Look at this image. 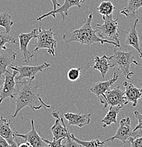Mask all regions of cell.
<instances>
[{
  "instance_id": "cell-1",
  "label": "cell",
  "mask_w": 142,
  "mask_h": 147,
  "mask_svg": "<svg viewBox=\"0 0 142 147\" xmlns=\"http://www.w3.org/2000/svg\"><path fill=\"white\" fill-rule=\"evenodd\" d=\"M32 82L33 81L30 79L19 82L16 81V90L13 97L16 102V110L12 115L13 118L16 117L18 113L25 107H30L34 110H39L44 107L46 108L51 107L43 102L38 93V88L42 84L33 85Z\"/></svg>"
},
{
  "instance_id": "cell-2",
  "label": "cell",
  "mask_w": 142,
  "mask_h": 147,
  "mask_svg": "<svg viewBox=\"0 0 142 147\" xmlns=\"http://www.w3.org/2000/svg\"><path fill=\"white\" fill-rule=\"evenodd\" d=\"M92 18L93 15L89 14L88 18L84 21L83 25L80 28L73 31H68L65 29V33L63 36V40L65 41V43L69 44L73 42H80L81 45H91L96 42H99L101 45L109 43L119 47L115 42L102 39L97 36V30H94L91 25Z\"/></svg>"
},
{
  "instance_id": "cell-3",
  "label": "cell",
  "mask_w": 142,
  "mask_h": 147,
  "mask_svg": "<svg viewBox=\"0 0 142 147\" xmlns=\"http://www.w3.org/2000/svg\"><path fill=\"white\" fill-rule=\"evenodd\" d=\"M102 18L104 22L103 24H97V34L99 38L104 40L115 42L119 47H120V42L119 37L120 31L118 30V18L113 19V14L108 16H103Z\"/></svg>"
},
{
  "instance_id": "cell-4",
  "label": "cell",
  "mask_w": 142,
  "mask_h": 147,
  "mask_svg": "<svg viewBox=\"0 0 142 147\" xmlns=\"http://www.w3.org/2000/svg\"><path fill=\"white\" fill-rule=\"evenodd\" d=\"M118 48L115 47L114 49V54L111 56V60L113 59L114 64L118 67V69L127 79H130L131 76L134 74L133 71L130 70L131 64H134L140 67H142V65L135 60L132 52L122 51Z\"/></svg>"
},
{
  "instance_id": "cell-5",
  "label": "cell",
  "mask_w": 142,
  "mask_h": 147,
  "mask_svg": "<svg viewBox=\"0 0 142 147\" xmlns=\"http://www.w3.org/2000/svg\"><path fill=\"white\" fill-rule=\"evenodd\" d=\"M53 33L52 29L49 28L48 30L42 28L39 26L37 33L36 45L35 47L34 52L38 51L40 49H47V52L49 55L55 56V49L56 47V40L53 38Z\"/></svg>"
},
{
  "instance_id": "cell-6",
  "label": "cell",
  "mask_w": 142,
  "mask_h": 147,
  "mask_svg": "<svg viewBox=\"0 0 142 147\" xmlns=\"http://www.w3.org/2000/svg\"><path fill=\"white\" fill-rule=\"evenodd\" d=\"M49 67V64L44 62L43 64L36 66H16L12 64V65L9 66V67L12 70H16L18 71V74L16 76L15 79H16V82H19V81L23 80L24 79H29L33 81L35 78L38 72H41Z\"/></svg>"
},
{
  "instance_id": "cell-7",
  "label": "cell",
  "mask_w": 142,
  "mask_h": 147,
  "mask_svg": "<svg viewBox=\"0 0 142 147\" xmlns=\"http://www.w3.org/2000/svg\"><path fill=\"white\" fill-rule=\"evenodd\" d=\"M103 99L100 100V102L103 104V108H106L108 105L110 106H116L122 105L124 107L125 105L129 103L128 100L125 97V91H122L120 87L117 86L112 90H108L104 93L103 96Z\"/></svg>"
},
{
  "instance_id": "cell-8",
  "label": "cell",
  "mask_w": 142,
  "mask_h": 147,
  "mask_svg": "<svg viewBox=\"0 0 142 147\" xmlns=\"http://www.w3.org/2000/svg\"><path fill=\"white\" fill-rule=\"evenodd\" d=\"M134 133L133 129L131 127L130 118L129 117H125L120 121V126L115 135L109 139H106L104 142H113L115 139H118L124 144H127V142H129V140L136 135Z\"/></svg>"
},
{
  "instance_id": "cell-9",
  "label": "cell",
  "mask_w": 142,
  "mask_h": 147,
  "mask_svg": "<svg viewBox=\"0 0 142 147\" xmlns=\"http://www.w3.org/2000/svg\"><path fill=\"white\" fill-rule=\"evenodd\" d=\"M13 73H11L7 71L4 74V82L3 84L2 88L0 92V103L7 98H13L14 94L16 93V76H17L18 72L16 70H13Z\"/></svg>"
},
{
  "instance_id": "cell-10",
  "label": "cell",
  "mask_w": 142,
  "mask_h": 147,
  "mask_svg": "<svg viewBox=\"0 0 142 147\" xmlns=\"http://www.w3.org/2000/svg\"><path fill=\"white\" fill-rule=\"evenodd\" d=\"M85 1V0H65L64 4L61 6L59 8L52 10L49 11V13H45V14L42 15L37 18V21H41L44 18L47 17L49 16H52L53 18H56V14L59 13L61 16L62 19L65 21V18L68 16V10L73 7H77L79 8H81L82 4H83Z\"/></svg>"
},
{
  "instance_id": "cell-11",
  "label": "cell",
  "mask_w": 142,
  "mask_h": 147,
  "mask_svg": "<svg viewBox=\"0 0 142 147\" xmlns=\"http://www.w3.org/2000/svg\"><path fill=\"white\" fill-rule=\"evenodd\" d=\"M38 28H35L32 30L30 33H20L18 36L19 39L20 50L22 53L23 57V62L26 64H28L33 57V54L30 53L27 49L29 42L33 38H37V33Z\"/></svg>"
},
{
  "instance_id": "cell-12",
  "label": "cell",
  "mask_w": 142,
  "mask_h": 147,
  "mask_svg": "<svg viewBox=\"0 0 142 147\" xmlns=\"http://www.w3.org/2000/svg\"><path fill=\"white\" fill-rule=\"evenodd\" d=\"M16 132L11 121H7V119L1 116L0 117V136L4 137L11 147H18L15 139Z\"/></svg>"
},
{
  "instance_id": "cell-13",
  "label": "cell",
  "mask_w": 142,
  "mask_h": 147,
  "mask_svg": "<svg viewBox=\"0 0 142 147\" xmlns=\"http://www.w3.org/2000/svg\"><path fill=\"white\" fill-rule=\"evenodd\" d=\"M32 129L29 132L26 134H20L18 131L16 133V137L22 138L25 142H28L32 147H45L47 145V143L44 141L37 131L34 125V119H31Z\"/></svg>"
},
{
  "instance_id": "cell-14",
  "label": "cell",
  "mask_w": 142,
  "mask_h": 147,
  "mask_svg": "<svg viewBox=\"0 0 142 147\" xmlns=\"http://www.w3.org/2000/svg\"><path fill=\"white\" fill-rule=\"evenodd\" d=\"M53 117H55L54 125L51 128V131L53 134V140H58L61 138H65L69 134V130L65 127L63 119L59 117V112L53 110L51 113Z\"/></svg>"
},
{
  "instance_id": "cell-15",
  "label": "cell",
  "mask_w": 142,
  "mask_h": 147,
  "mask_svg": "<svg viewBox=\"0 0 142 147\" xmlns=\"http://www.w3.org/2000/svg\"><path fill=\"white\" fill-rule=\"evenodd\" d=\"M119 75L117 73L113 74V76L111 79H109L108 81H103V82H99L93 84L90 88V91L99 99L101 96H104V93L110 89L111 86L118 79Z\"/></svg>"
},
{
  "instance_id": "cell-16",
  "label": "cell",
  "mask_w": 142,
  "mask_h": 147,
  "mask_svg": "<svg viewBox=\"0 0 142 147\" xmlns=\"http://www.w3.org/2000/svg\"><path fill=\"white\" fill-rule=\"evenodd\" d=\"M138 22L139 19L138 18H136V19L134 20V22L133 25H132V28H130L129 31L127 33V37L126 39H125V44L127 47V46H131V47H134V48L138 52L139 57L142 58V50L141 47H140L139 39L138 33H137V27Z\"/></svg>"
},
{
  "instance_id": "cell-17",
  "label": "cell",
  "mask_w": 142,
  "mask_h": 147,
  "mask_svg": "<svg viewBox=\"0 0 142 147\" xmlns=\"http://www.w3.org/2000/svg\"><path fill=\"white\" fill-rule=\"evenodd\" d=\"M91 114H82V113H67L63 115L64 118L68 121L69 125H74L79 127L89 125L91 120Z\"/></svg>"
},
{
  "instance_id": "cell-18",
  "label": "cell",
  "mask_w": 142,
  "mask_h": 147,
  "mask_svg": "<svg viewBox=\"0 0 142 147\" xmlns=\"http://www.w3.org/2000/svg\"><path fill=\"white\" fill-rule=\"evenodd\" d=\"M16 57V53L11 49H6L0 52V74L7 72V67L13 64Z\"/></svg>"
},
{
  "instance_id": "cell-19",
  "label": "cell",
  "mask_w": 142,
  "mask_h": 147,
  "mask_svg": "<svg viewBox=\"0 0 142 147\" xmlns=\"http://www.w3.org/2000/svg\"><path fill=\"white\" fill-rule=\"evenodd\" d=\"M111 60V57H107L106 55H103L102 57L96 56L94 57V64L93 69H94L98 70L101 73L102 78L105 79L106 74L109 71L111 68H113L115 67L114 64L109 63L108 61Z\"/></svg>"
},
{
  "instance_id": "cell-20",
  "label": "cell",
  "mask_w": 142,
  "mask_h": 147,
  "mask_svg": "<svg viewBox=\"0 0 142 147\" xmlns=\"http://www.w3.org/2000/svg\"><path fill=\"white\" fill-rule=\"evenodd\" d=\"M125 91V94L128 102H132V107H136L138 102V100L141 98L142 92L141 89L135 87L133 84L127 82H123Z\"/></svg>"
},
{
  "instance_id": "cell-21",
  "label": "cell",
  "mask_w": 142,
  "mask_h": 147,
  "mask_svg": "<svg viewBox=\"0 0 142 147\" xmlns=\"http://www.w3.org/2000/svg\"><path fill=\"white\" fill-rule=\"evenodd\" d=\"M141 7L142 0H128L127 5L120 10V13L127 17L133 18Z\"/></svg>"
},
{
  "instance_id": "cell-22",
  "label": "cell",
  "mask_w": 142,
  "mask_h": 147,
  "mask_svg": "<svg viewBox=\"0 0 142 147\" xmlns=\"http://www.w3.org/2000/svg\"><path fill=\"white\" fill-rule=\"evenodd\" d=\"M122 105H116V106H110L109 110L107 113L106 115L102 119L101 122L103 124V127H106L111 124H117V114L123 109Z\"/></svg>"
},
{
  "instance_id": "cell-23",
  "label": "cell",
  "mask_w": 142,
  "mask_h": 147,
  "mask_svg": "<svg viewBox=\"0 0 142 147\" xmlns=\"http://www.w3.org/2000/svg\"><path fill=\"white\" fill-rule=\"evenodd\" d=\"M70 137L83 147H103L106 143L104 141H100L99 139H92L91 141H82L75 137L74 134H71V132H70Z\"/></svg>"
},
{
  "instance_id": "cell-24",
  "label": "cell",
  "mask_w": 142,
  "mask_h": 147,
  "mask_svg": "<svg viewBox=\"0 0 142 147\" xmlns=\"http://www.w3.org/2000/svg\"><path fill=\"white\" fill-rule=\"evenodd\" d=\"M13 25L11 16L8 12H1L0 13V26L5 28V32L9 33L11 26Z\"/></svg>"
},
{
  "instance_id": "cell-25",
  "label": "cell",
  "mask_w": 142,
  "mask_h": 147,
  "mask_svg": "<svg viewBox=\"0 0 142 147\" xmlns=\"http://www.w3.org/2000/svg\"><path fill=\"white\" fill-rule=\"evenodd\" d=\"M114 9H115V7L111 1H104L101 3L97 10L102 16H108L113 14Z\"/></svg>"
},
{
  "instance_id": "cell-26",
  "label": "cell",
  "mask_w": 142,
  "mask_h": 147,
  "mask_svg": "<svg viewBox=\"0 0 142 147\" xmlns=\"http://www.w3.org/2000/svg\"><path fill=\"white\" fill-rule=\"evenodd\" d=\"M14 43L18 45V42H16V39L9 35V33H7L6 32H3L0 30V52L3 50H6L7 47H6L7 43Z\"/></svg>"
},
{
  "instance_id": "cell-27",
  "label": "cell",
  "mask_w": 142,
  "mask_h": 147,
  "mask_svg": "<svg viewBox=\"0 0 142 147\" xmlns=\"http://www.w3.org/2000/svg\"><path fill=\"white\" fill-rule=\"evenodd\" d=\"M82 68H83V67H78V68H75V67L71 68V69L68 71V74H67L68 79H69L71 82H75V81H77V79L80 78L81 75Z\"/></svg>"
},
{
  "instance_id": "cell-28",
  "label": "cell",
  "mask_w": 142,
  "mask_h": 147,
  "mask_svg": "<svg viewBox=\"0 0 142 147\" xmlns=\"http://www.w3.org/2000/svg\"><path fill=\"white\" fill-rule=\"evenodd\" d=\"M142 131L140 129V131L138 134H136L134 137L129 140V143L131 144V147H142Z\"/></svg>"
},
{
  "instance_id": "cell-29",
  "label": "cell",
  "mask_w": 142,
  "mask_h": 147,
  "mask_svg": "<svg viewBox=\"0 0 142 147\" xmlns=\"http://www.w3.org/2000/svg\"><path fill=\"white\" fill-rule=\"evenodd\" d=\"M63 142L62 144L63 147H82L80 144L76 142L70 137V132L68 137L64 138Z\"/></svg>"
},
{
  "instance_id": "cell-30",
  "label": "cell",
  "mask_w": 142,
  "mask_h": 147,
  "mask_svg": "<svg viewBox=\"0 0 142 147\" xmlns=\"http://www.w3.org/2000/svg\"><path fill=\"white\" fill-rule=\"evenodd\" d=\"M134 114L135 115L136 118L138 120V125L136 126L135 128L133 129V131L134 132V131H137V130L142 129V112L141 113H140L138 111H134Z\"/></svg>"
},
{
  "instance_id": "cell-31",
  "label": "cell",
  "mask_w": 142,
  "mask_h": 147,
  "mask_svg": "<svg viewBox=\"0 0 142 147\" xmlns=\"http://www.w3.org/2000/svg\"><path fill=\"white\" fill-rule=\"evenodd\" d=\"M43 139L46 143L48 144L51 147H63L62 142L64 139V138H61V139H58V140H53L52 142H49V141L45 139Z\"/></svg>"
},
{
  "instance_id": "cell-32",
  "label": "cell",
  "mask_w": 142,
  "mask_h": 147,
  "mask_svg": "<svg viewBox=\"0 0 142 147\" xmlns=\"http://www.w3.org/2000/svg\"><path fill=\"white\" fill-rule=\"evenodd\" d=\"M0 147H11L7 140L0 136Z\"/></svg>"
},
{
  "instance_id": "cell-33",
  "label": "cell",
  "mask_w": 142,
  "mask_h": 147,
  "mask_svg": "<svg viewBox=\"0 0 142 147\" xmlns=\"http://www.w3.org/2000/svg\"><path fill=\"white\" fill-rule=\"evenodd\" d=\"M51 2H52V4H53V10H55V9H57V7H60L61 6L60 4H59V2H58L57 0H51Z\"/></svg>"
},
{
  "instance_id": "cell-34",
  "label": "cell",
  "mask_w": 142,
  "mask_h": 147,
  "mask_svg": "<svg viewBox=\"0 0 142 147\" xmlns=\"http://www.w3.org/2000/svg\"><path fill=\"white\" fill-rule=\"evenodd\" d=\"M4 79H5V77H4V74L3 75L0 74V92H1V90L3 86V84H4Z\"/></svg>"
},
{
  "instance_id": "cell-35",
  "label": "cell",
  "mask_w": 142,
  "mask_h": 147,
  "mask_svg": "<svg viewBox=\"0 0 142 147\" xmlns=\"http://www.w3.org/2000/svg\"><path fill=\"white\" fill-rule=\"evenodd\" d=\"M17 145H18V147H32L31 145H30V144L27 142H23V143L19 144H17Z\"/></svg>"
},
{
  "instance_id": "cell-36",
  "label": "cell",
  "mask_w": 142,
  "mask_h": 147,
  "mask_svg": "<svg viewBox=\"0 0 142 147\" xmlns=\"http://www.w3.org/2000/svg\"><path fill=\"white\" fill-rule=\"evenodd\" d=\"M45 147H51V146H49V144H47V145H46V146H45Z\"/></svg>"
},
{
  "instance_id": "cell-37",
  "label": "cell",
  "mask_w": 142,
  "mask_h": 147,
  "mask_svg": "<svg viewBox=\"0 0 142 147\" xmlns=\"http://www.w3.org/2000/svg\"><path fill=\"white\" fill-rule=\"evenodd\" d=\"M141 91L142 92V86H141Z\"/></svg>"
},
{
  "instance_id": "cell-38",
  "label": "cell",
  "mask_w": 142,
  "mask_h": 147,
  "mask_svg": "<svg viewBox=\"0 0 142 147\" xmlns=\"http://www.w3.org/2000/svg\"><path fill=\"white\" fill-rule=\"evenodd\" d=\"M141 98H142V96H141Z\"/></svg>"
},
{
  "instance_id": "cell-39",
  "label": "cell",
  "mask_w": 142,
  "mask_h": 147,
  "mask_svg": "<svg viewBox=\"0 0 142 147\" xmlns=\"http://www.w3.org/2000/svg\"><path fill=\"white\" fill-rule=\"evenodd\" d=\"M82 147H83V146H82Z\"/></svg>"
}]
</instances>
